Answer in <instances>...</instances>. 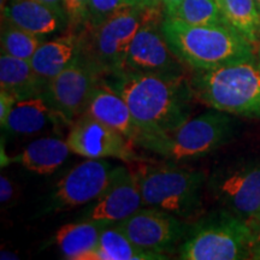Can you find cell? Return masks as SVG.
<instances>
[{"instance_id": "d6986e66", "label": "cell", "mask_w": 260, "mask_h": 260, "mask_svg": "<svg viewBox=\"0 0 260 260\" xmlns=\"http://www.w3.org/2000/svg\"><path fill=\"white\" fill-rule=\"evenodd\" d=\"M109 223L80 220L65 224L56 234V243L65 259L88 260L95 251L100 235Z\"/></svg>"}, {"instance_id": "603a6c76", "label": "cell", "mask_w": 260, "mask_h": 260, "mask_svg": "<svg viewBox=\"0 0 260 260\" xmlns=\"http://www.w3.org/2000/svg\"><path fill=\"white\" fill-rule=\"evenodd\" d=\"M220 8L226 24L256 48L260 42V10L255 0H223Z\"/></svg>"}, {"instance_id": "e0dca14e", "label": "cell", "mask_w": 260, "mask_h": 260, "mask_svg": "<svg viewBox=\"0 0 260 260\" xmlns=\"http://www.w3.org/2000/svg\"><path fill=\"white\" fill-rule=\"evenodd\" d=\"M81 47V32L73 31H68L51 41H44L39 46L31 57L30 64L45 89L52 79L79 59Z\"/></svg>"}, {"instance_id": "30bf717a", "label": "cell", "mask_w": 260, "mask_h": 260, "mask_svg": "<svg viewBox=\"0 0 260 260\" xmlns=\"http://www.w3.org/2000/svg\"><path fill=\"white\" fill-rule=\"evenodd\" d=\"M100 79L99 73L80 56L75 63L47 83L44 94L63 122L73 123L84 115Z\"/></svg>"}, {"instance_id": "44dd1931", "label": "cell", "mask_w": 260, "mask_h": 260, "mask_svg": "<svg viewBox=\"0 0 260 260\" xmlns=\"http://www.w3.org/2000/svg\"><path fill=\"white\" fill-rule=\"evenodd\" d=\"M0 87L12 93L18 100L40 95L45 86L32 69L30 60L2 53L0 56Z\"/></svg>"}, {"instance_id": "83f0119b", "label": "cell", "mask_w": 260, "mask_h": 260, "mask_svg": "<svg viewBox=\"0 0 260 260\" xmlns=\"http://www.w3.org/2000/svg\"><path fill=\"white\" fill-rule=\"evenodd\" d=\"M251 228V259L260 260V214L247 220Z\"/></svg>"}, {"instance_id": "1f68e13d", "label": "cell", "mask_w": 260, "mask_h": 260, "mask_svg": "<svg viewBox=\"0 0 260 260\" xmlns=\"http://www.w3.org/2000/svg\"><path fill=\"white\" fill-rule=\"evenodd\" d=\"M32 2L42 3V4H46V5L53 6V8H56V9L64 10V3H63V0H32ZM64 11H65V10H64Z\"/></svg>"}, {"instance_id": "277c9868", "label": "cell", "mask_w": 260, "mask_h": 260, "mask_svg": "<svg viewBox=\"0 0 260 260\" xmlns=\"http://www.w3.org/2000/svg\"><path fill=\"white\" fill-rule=\"evenodd\" d=\"M134 171L144 207L157 209L188 219L199 213L201 191L206 177L203 171L171 164H140Z\"/></svg>"}, {"instance_id": "8fae6325", "label": "cell", "mask_w": 260, "mask_h": 260, "mask_svg": "<svg viewBox=\"0 0 260 260\" xmlns=\"http://www.w3.org/2000/svg\"><path fill=\"white\" fill-rule=\"evenodd\" d=\"M67 142L73 153L84 158H117L125 162L144 160L124 135L87 115L73 122Z\"/></svg>"}, {"instance_id": "f35d334b", "label": "cell", "mask_w": 260, "mask_h": 260, "mask_svg": "<svg viewBox=\"0 0 260 260\" xmlns=\"http://www.w3.org/2000/svg\"><path fill=\"white\" fill-rule=\"evenodd\" d=\"M258 45H260V42H259V44H258Z\"/></svg>"}, {"instance_id": "ba28073f", "label": "cell", "mask_w": 260, "mask_h": 260, "mask_svg": "<svg viewBox=\"0 0 260 260\" xmlns=\"http://www.w3.org/2000/svg\"><path fill=\"white\" fill-rule=\"evenodd\" d=\"M223 209L243 220L260 214V158L237 159L216 168L207 181Z\"/></svg>"}, {"instance_id": "f1b7e54d", "label": "cell", "mask_w": 260, "mask_h": 260, "mask_svg": "<svg viewBox=\"0 0 260 260\" xmlns=\"http://www.w3.org/2000/svg\"><path fill=\"white\" fill-rule=\"evenodd\" d=\"M17 102L18 99L14 94L2 89V92H0V124L3 125L6 122L10 112L12 111L15 104Z\"/></svg>"}, {"instance_id": "d4e9b609", "label": "cell", "mask_w": 260, "mask_h": 260, "mask_svg": "<svg viewBox=\"0 0 260 260\" xmlns=\"http://www.w3.org/2000/svg\"><path fill=\"white\" fill-rule=\"evenodd\" d=\"M170 18L191 25L226 24L222 8L216 0H183Z\"/></svg>"}, {"instance_id": "9a60e30c", "label": "cell", "mask_w": 260, "mask_h": 260, "mask_svg": "<svg viewBox=\"0 0 260 260\" xmlns=\"http://www.w3.org/2000/svg\"><path fill=\"white\" fill-rule=\"evenodd\" d=\"M84 115L93 117L124 135L130 142L145 148L146 136L136 124L125 100L105 83L94 88Z\"/></svg>"}, {"instance_id": "2e32d148", "label": "cell", "mask_w": 260, "mask_h": 260, "mask_svg": "<svg viewBox=\"0 0 260 260\" xmlns=\"http://www.w3.org/2000/svg\"><path fill=\"white\" fill-rule=\"evenodd\" d=\"M2 15L3 19L40 37L68 29L64 10L32 0H9Z\"/></svg>"}, {"instance_id": "74e56055", "label": "cell", "mask_w": 260, "mask_h": 260, "mask_svg": "<svg viewBox=\"0 0 260 260\" xmlns=\"http://www.w3.org/2000/svg\"><path fill=\"white\" fill-rule=\"evenodd\" d=\"M138 2H139V3H141V4H142V2H141V0H138Z\"/></svg>"}, {"instance_id": "7402d4cb", "label": "cell", "mask_w": 260, "mask_h": 260, "mask_svg": "<svg viewBox=\"0 0 260 260\" xmlns=\"http://www.w3.org/2000/svg\"><path fill=\"white\" fill-rule=\"evenodd\" d=\"M153 260L167 259L164 254L141 249L117 228L110 224L103 230L96 249L88 260Z\"/></svg>"}, {"instance_id": "836d02e7", "label": "cell", "mask_w": 260, "mask_h": 260, "mask_svg": "<svg viewBox=\"0 0 260 260\" xmlns=\"http://www.w3.org/2000/svg\"><path fill=\"white\" fill-rule=\"evenodd\" d=\"M8 3H9V0H0V6H2V11L5 9V6H6V4H8Z\"/></svg>"}, {"instance_id": "ffe728a7", "label": "cell", "mask_w": 260, "mask_h": 260, "mask_svg": "<svg viewBox=\"0 0 260 260\" xmlns=\"http://www.w3.org/2000/svg\"><path fill=\"white\" fill-rule=\"evenodd\" d=\"M70 152L67 140L46 136L30 142L14 160L29 171L41 175L51 174L67 160Z\"/></svg>"}, {"instance_id": "9c48e42d", "label": "cell", "mask_w": 260, "mask_h": 260, "mask_svg": "<svg viewBox=\"0 0 260 260\" xmlns=\"http://www.w3.org/2000/svg\"><path fill=\"white\" fill-rule=\"evenodd\" d=\"M162 18V8H149L147 17L130 45L124 73L175 77L186 75L188 67L174 53L164 37Z\"/></svg>"}, {"instance_id": "f546056e", "label": "cell", "mask_w": 260, "mask_h": 260, "mask_svg": "<svg viewBox=\"0 0 260 260\" xmlns=\"http://www.w3.org/2000/svg\"><path fill=\"white\" fill-rule=\"evenodd\" d=\"M15 194V187L11 183V181L8 177L2 175L0 176V201L2 205L9 204L10 201L14 199Z\"/></svg>"}, {"instance_id": "5b68a950", "label": "cell", "mask_w": 260, "mask_h": 260, "mask_svg": "<svg viewBox=\"0 0 260 260\" xmlns=\"http://www.w3.org/2000/svg\"><path fill=\"white\" fill-rule=\"evenodd\" d=\"M148 10L144 5L133 6L98 27L87 25L81 31V57L102 77L124 73L130 45L147 17Z\"/></svg>"}, {"instance_id": "6da1fadb", "label": "cell", "mask_w": 260, "mask_h": 260, "mask_svg": "<svg viewBox=\"0 0 260 260\" xmlns=\"http://www.w3.org/2000/svg\"><path fill=\"white\" fill-rule=\"evenodd\" d=\"M128 104L136 124L146 136L145 149L159 145L191 116L194 93L186 76L122 73L102 77Z\"/></svg>"}, {"instance_id": "4316f807", "label": "cell", "mask_w": 260, "mask_h": 260, "mask_svg": "<svg viewBox=\"0 0 260 260\" xmlns=\"http://www.w3.org/2000/svg\"><path fill=\"white\" fill-rule=\"evenodd\" d=\"M90 0H63L68 17V31L81 32L88 23Z\"/></svg>"}, {"instance_id": "d6a6232c", "label": "cell", "mask_w": 260, "mask_h": 260, "mask_svg": "<svg viewBox=\"0 0 260 260\" xmlns=\"http://www.w3.org/2000/svg\"><path fill=\"white\" fill-rule=\"evenodd\" d=\"M141 2H142V5L146 6V8H151V9L162 8L161 0H141Z\"/></svg>"}, {"instance_id": "7c38bea8", "label": "cell", "mask_w": 260, "mask_h": 260, "mask_svg": "<svg viewBox=\"0 0 260 260\" xmlns=\"http://www.w3.org/2000/svg\"><path fill=\"white\" fill-rule=\"evenodd\" d=\"M115 168L105 159H87L58 182L50 211L69 210L95 201L111 183Z\"/></svg>"}, {"instance_id": "cb8c5ba5", "label": "cell", "mask_w": 260, "mask_h": 260, "mask_svg": "<svg viewBox=\"0 0 260 260\" xmlns=\"http://www.w3.org/2000/svg\"><path fill=\"white\" fill-rule=\"evenodd\" d=\"M44 38L3 19L2 35H0L2 53H6L19 59L30 60L39 46L44 42Z\"/></svg>"}, {"instance_id": "4dcf8cb0", "label": "cell", "mask_w": 260, "mask_h": 260, "mask_svg": "<svg viewBox=\"0 0 260 260\" xmlns=\"http://www.w3.org/2000/svg\"><path fill=\"white\" fill-rule=\"evenodd\" d=\"M183 0H161L162 12H164V17H171L174 12L176 11L178 6L182 4Z\"/></svg>"}, {"instance_id": "7a4b0ae2", "label": "cell", "mask_w": 260, "mask_h": 260, "mask_svg": "<svg viewBox=\"0 0 260 260\" xmlns=\"http://www.w3.org/2000/svg\"><path fill=\"white\" fill-rule=\"evenodd\" d=\"M161 29L174 53L193 70H212L256 56L255 46L228 24L191 25L164 17Z\"/></svg>"}, {"instance_id": "484cf974", "label": "cell", "mask_w": 260, "mask_h": 260, "mask_svg": "<svg viewBox=\"0 0 260 260\" xmlns=\"http://www.w3.org/2000/svg\"><path fill=\"white\" fill-rule=\"evenodd\" d=\"M138 5H142L138 0H90L87 25L98 27L123 10Z\"/></svg>"}, {"instance_id": "d590c367", "label": "cell", "mask_w": 260, "mask_h": 260, "mask_svg": "<svg viewBox=\"0 0 260 260\" xmlns=\"http://www.w3.org/2000/svg\"><path fill=\"white\" fill-rule=\"evenodd\" d=\"M255 2H256V4H258V8L260 10V0H255Z\"/></svg>"}, {"instance_id": "8992f818", "label": "cell", "mask_w": 260, "mask_h": 260, "mask_svg": "<svg viewBox=\"0 0 260 260\" xmlns=\"http://www.w3.org/2000/svg\"><path fill=\"white\" fill-rule=\"evenodd\" d=\"M251 228L246 220L223 209L191 228L181 245L180 259H251Z\"/></svg>"}, {"instance_id": "ac0fdd59", "label": "cell", "mask_w": 260, "mask_h": 260, "mask_svg": "<svg viewBox=\"0 0 260 260\" xmlns=\"http://www.w3.org/2000/svg\"><path fill=\"white\" fill-rule=\"evenodd\" d=\"M60 118L45 94L18 100L2 125L5 132L14 135L29 136L38 134Z\"/></svg>"}, {"instance_id": "8d00e7d4", "label": "cell", "mask_w": 260, "mask_h": 260, "mask_svg": "<svg viewBox=\"0 0 260 260\" xmlns=\"http://www.w3.org/2000/svg\"><path fill=\"white\" fill-rule=\"evenodd\" d=\"M216 2H217V3H218V4H219V5H222V2H223V0H216Z\"/></svg>"}, {"instance_id": "52a82bcc", "label": "cell", "mask_w": 260, "mask_h": 260, "mask_svg": "<svg viewBox=\"0 0 260 260\" xmlns=\"http://www.w3.org/2000/svg\"><path fill=\"white\" fill-rule=\"evenodd\" d=\"M235 132L234 115L212 109L177 126L162 140L155 153L175 161L200 158L229 142Z\"/></svg>"}, {"instance_id": "5bb4252c", "label": "cell", "mask_w": 260, "mask_h": 260, "mask_svg": "<svg viewBox=\"0 0 260 260\" xmlns=\"http://www.w3.org/2000/svg\"><path fill=\"white\" fill-rule=\"evenodd\" d=\"M144 207L134 171L116 167L111 183L83 214V220L116 224Z\"/></svg>"}, {"instance_id": "e575fe53", "label": "cell", "mask_w": 260, "mask_h": 260, "mask_svg": "<svg viewBox=\"0 0 260 260\" xmlns=\"http://www.w3.org/2000/svg\"><path fill=\"white\" fill-rule=\"evenodd\" d=\"M255 53H256V57H258L259 59H260V45H258V46H256V48H255Z\"/></svg>"}, {"instance_id": "3957f363", "label": "cell", "mask_w": 260, "mask_h": 260, "mask_svg": "<svg viewBox=\"0 0 260 260\" xmlns=\"http://www.w3.org/2000/svg\"><path fill=\"white\" fill-rule=\"evenodd\" d=\"M194 96L211 109L260 119V59L249 58L212 70H194Z\"/></svg>"}, {"instance_id": "4fadbf2b", "label": "cell", "mask_w": 260, "mask_h": 260, "mask_svg": "<svg viewBox=\"0 0 260 260\" xmlns=\"http://www.w3.org/2000/svg\"><path fill=\"white\" fill-rule=\"evenodd\" d=\"M115 225L141 249L159 254L171 252L187 233V225L178 217L151 207H142Z\"/></svg>"}]
</instances>
